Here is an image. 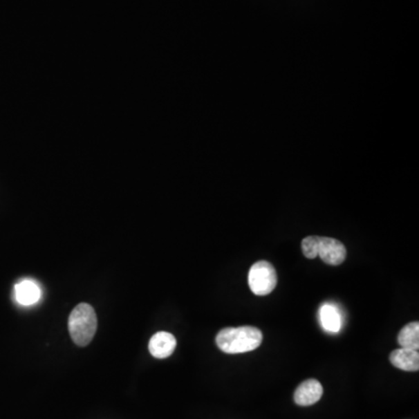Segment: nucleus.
I'll return each mask as SVG.
<instances>
[{
  "mask_svg": "<svg viewBox=\"0 0 419 419\" xmlns=\"http://www.w3.org/2000/svg\"><path fill=\"white\" fill-rule=\"evenodd\" d=\"M97 316L90 304L82 303L75 308L69 317V332L75 344L88 346L96 335Z\"/></svg>",
  "mask_w": 419,
  "mask_h": 419,
  "instance_id": "obj_2",
  "label": "nucleus"
},
{
  "mask_svg": "<svg viewBox=\"0 0 419 419\" xmlns=\"http://www.w3.org/2000/svg\"><path fill=\"white\" fill-rule=\"evenodd\" d=\"M318 248H319V236H306V239L301 240V250L308 259H316L318 257Z\"/></svg>",
  "mask_w": 419,
  "mask_h": 419,
  "instance_id": "obj_11",
  "label": "nucleus"
},
{
  "mask_svg": "<svg viewBox=\"0 0 419 419\" xmlns=\"http://www.w3.org/2000/svg\"><path fill=\"white\" fill-rule=\"evenodd\" d=\"M323 386L319 381L311 379L306 380L297 387L294 393L295 403L301 407H309L316 404L323 396Z\"/></svg>",
  "mask_w": 419,
  "mask_h": 419,
  "instance_id": "obj_5",
  "label": "nucleus"
},
{
  "mask_svg": "<svg viewBox=\"0 0 419 419\" xmlns=\"http://www.w3.org/2000/svg\"><path fill=\"white\" fill-rule=\"evenodd\" d=\"M151 355L158 359H166L176 348V339L168 332H158L151 337L148 345Z\"/></svg>",
  "mask_w": 419,
  "mask_h": 419,
  "instance_id": "obj_6",
  "label": "nucleus"
},
{
  "mask_svg": "<svg viewBox=\"0 0 419 419\" xmlns=\"http://www.w3.org/2000/svg\"><path fill=\"white\" fill-rule=\"evenodd\" d=\"M15 298L21 306H33L40 301V287L32 279H24L15 286Z\"/></svg>",
  "mask_w": 419,
  "mask_h": 419,
  "instance_id": "obj_8",
  "label": "nucleus"
},
{
  "mask_svg": "<svg viewBox=\"0 0 419 419\" xmlns=\"http://www.w3.org/2000/svg\"><path fill=\"white\" fill-rule=\"evenodd\" d=\"M262 332L254 326L223 328L217 335L218 348L226 354L247 353L261 345Z\"/></svg>",
  "mask_w": 419,
  "mask_h": 419,
  "instance_id": "obj_1",
  "label": "nucleus"
},
{
  "mask_svg": "<svg viewBox=\"0 0 419 419\" xmlns=\"http://www.w3.org/2000/svg\"><path fill=\"white\" fill-rule=\"evenodd\" d=\"M319 319L322 326L326 331L337 333L342 328V316L338 309L331 304H325L320 308Z\"/></svg>",
  "mask_w": 419,
  "mask_h": 419,
  "instance_id": "obj_9",
  "label": "nucleus"
},
{
  "mask_svg": "<svg viewBox=\"0 0 419 419\" xmlns=\"http://www.w3.org/2000/svg\"><path fill=\"white\" fill-rule=\"evenodd\" d=\"M318 257L322 261L330 266L342 265L347 257V250L344 243L333 238H325L319 236V248H318Z\"/></svg>",
  "mask_w": 419,
  "mask_h": 419,
  "instance_id": "obj_4",
  "label": "nucleus"
},
{
  "mask_svg": "<svg viewBox=\"0 0 419 419\" xmlns=\"http://www.w3.org/2000/svg\"><path fill=\"white\" fill-rule=\"evenodd\" d=\"M398 344L403 348L416 349L419 348V323L413 322V323L405 325L404 328H402L401 332L398 333Z\"/></svg>",
  "mask_w": 419,
  "mask_h": 419,
  "instance_id": "obj_10",
  "label": "nucleus"
},
{
  "mask_svg": "<svg viewBox=\"0 0 419 419\" xmlns=\"http://www.w3.org/2000/svg\"><path fill=\"white\" fill-rule=\"evenodd\" d=\"M390 362L393 367L405 371H417L419 369L418 351L410 348L395 349L390 354Z\"/></svg>",
  "mask_w": 419,
  "mask_h": 419,
  "instance_id": "obj_7",
  "label": "nucleus"
},
{
  "mask_svg": "<svg viewBox=\"0 0 419 419\" xmlns=\"http://www.w3.org/2000/svg\"><path fill=\"white\" fill-rule=\"evenodd\" d=\"M250 290L258 296H266L272 292L277 284V275L274 266L268 261L254 263L248 274Z\"/></svg>",
  "mask_w": 419,
  "mask_h": 419,
  "instance_id": "obj_3",
  "label": "nucleus"
}]
</instances>
